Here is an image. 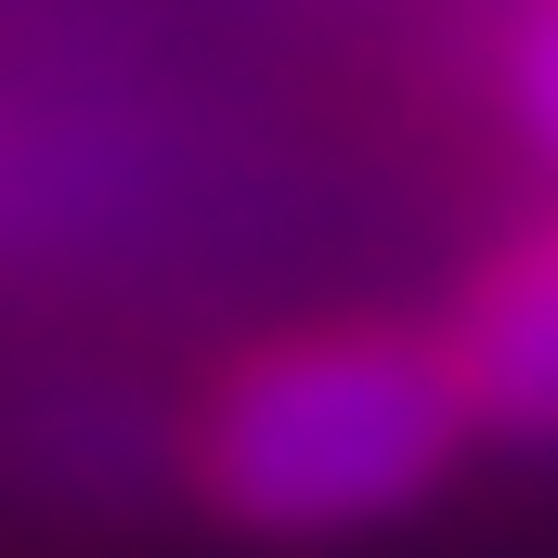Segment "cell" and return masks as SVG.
<instances>
[{
  "label": "cell",
  "mask_w": 558,
  "mask_h": 558,
  "mask_svg": "<svg viewBox=\"0 0 558 558\" xmlns=\"http://www.w3.org/2000/svg\"><path fill=\"white\" fill-rule=\"evenodd\" d=\"M468 428L454 364L416 338H286L208 403V494L260 533H351L416 507Z\"/></svg>",
  "instance_id": "6da1fadb"
},
{
  "label": "cell",
  "mask_w": 558,
  "mask_h": 558,
  "mask_svg": "<svg viewBox=\"0 0 558 558\" xmlns=\"http://www.w3.org/2000/svg\"><path fill=\"white\" fill-rule=\"evenodd\" d=\"M454 390H468V416L481 428H533L558 441V234L533 247H507L481 299H468V325H454Z\"/></svg>",
  "instance_id": "7a4b0ae2"
},
{
  "label": "cell",
  "mask_w": 558,
  "mask_h": 558,
  "mask_svg": "<svg viewBox=\"0 0 558 558\" xmlns=\"http://www.w3.org/2000/svg\"><path fill=\"white\" fill-rule=\"evenodd\" d=\"M520 105H533V143L558 156V26L533 39V65H520Z\"/></svg>",
  "instance_id": "3957f363"
}]
</instances>
